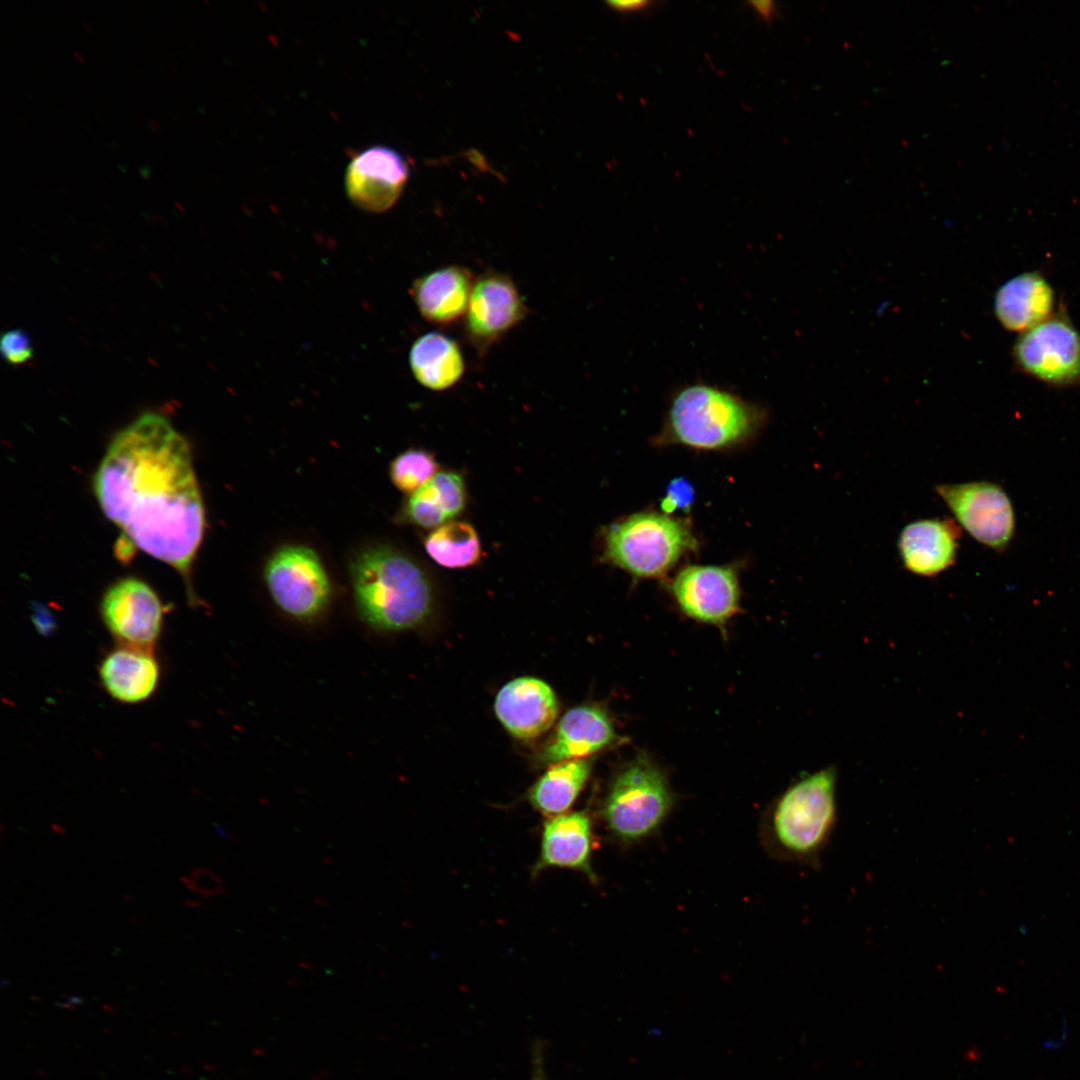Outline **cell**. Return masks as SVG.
I'll return each instance as SVG.
<instances>
[{"label": "cell", "mask_w": 1080, "mask_h": 1080, "mask_svg": "<svg viewBox=\"0 0 1080 1080\" xmlns=\"http://www.w3.org/2000/svg\"><path fill=\"white\" fill-rule=\"evenodd\" d=\"M428 555L440 566L451 569L467 568L479 562L481 544L472 525L448 521L435 528L424 542Z\"/></svg>", "instance_id": "obj_24"}, {"label": "cell", "mask_w": 1080, "mask_h": 1080, "mask_svg": "<svg viewBox=\"0 0 1080 1080\" xmlns=\"http://www.w3.org/2000/svg\"><path fill=\"white\" fill-rule=\"evenodd\" d=\"M615 737L614 726L605 711L591 705L577 706L563 715L540 751L538 762L553 765L582 759L604 749Z\"/></svg>", "instance_id": "obj_17"}, {"label": "cell", "mask_w": 1080, "mask_h": 1080, "mask_svg": "<svg viewBox=\"0 0 1080 1080\" xmlns=\"http://www.w3.org/2000/svg\"><path fill=\"white\" fill-rule=\"evenodd\" d=\"M530 1080H547L544 1072L542 1047L536 1046L533 1053V1069Z\"/></svg>", "instance_id": "obj_30"}, {"label": "cell", "mask_w": 1080, "mask_h": 1080, "mask_svg": "<svg viewBox=\"0 0 1080 1080\" xmlns=\"http://www.w3.org/2000/svg\"><path fill=\"white\" fill-rule=\"evenodd\" d=\"M960 537V527L953 519L917 520L901 531L899 555L909 572L933 577L954 565Z\"/></svg>", "instance_id": "obj_16"}, {"label": "cell", "mask_w": 1080, "mask_h": 1080, "mask_svg": "<svg viewBox=\"0 0 1080 1080\" xmlns=\"http://www.w3.org/2000/svg\"><path fill=\"white\" fill-rule=\"evenodd\" d=\"M349 570L359 615L374 630H410L430 617L431 581L406 553L388 545L370 546L353 558Z\"/></svg>", "instance_id": "obj_2"}, {"label": "cell", "mask_w": 1080, "mask_h": 1080, "mask_svg": "<svg viewBox=\"0 0 1080 1080\" xmlns=\"http://www.w3.org/2000/svg\"><path fill=\"white\" fill-rule=\"evenodd\" d=\"M82 26L85 27L86 30L91 31V29H90L89 25H87V23L82 22Z\"/></svg>", "instance_id": "obj_37"}, {"label": "cell", "mask_w": 1080, "mask_h": 1080, "mask_svg": "<svg viewBox=\"0 0 1080 1080\" xmlns=\"http://www.w3.org/2000/svg\"><path fill=\"white\" fill-rule=\"evenodd\" d=\"M611 9L620 12H634L645 9L649 6V1H610L607 3Z\"/></svg>", "instance_id": "obj_29"}, {"label": "cell", "mask_w": 1080, "mask_h": 1080, "mask_svg": "<svg viewBox=\"0 0 1080 1080\" xmlns=\"http://www.w3.org/2000/svg\"><path fill=\"white\" fill-rule=\"evenodd\" d=\"M52 829L60 834H64L66 829L60 824H52Z\"/></svg>", "instance_id": "obj_34"}, {"label": "cell", "mask_w": 1080, "mask_h": 1080, "mask_svg": "<svg viewBox=\"0 0 1080 1080\" xmlns=\"http://www.w3.org/2000/svg\"><path fill=\"white\" fill-rule=\"evenodd\" d=\"M100 614L120 645L152 651L162 631L164 607L147 583L126 577L105 591Z\"/></svg>", "instance_id": "obj_11"}, {"label": "cell", "mask_w": 1080, "mask_h": 1080, "mask_svg": "<svg viewBox=\"0 0 1080 1080\" xmlns=\"http://www.w3.org/2000/svg\"><path fill=\"white\" fill-rule=\"evenodd\" d=\"M766 413L739 395L706 383L681 387L670 401L659 444L727 450L754 438Z\"/></svg>", "instance_id": "obj_4"}, {"label": "cell", "mask_w": 1080, "mask_h": 1080, "mask_svg": "<svg viewBox=\"0 0 1080 1080\" xmlns=\"http://www.w3.org/2000/svg\"><path fill=\"white\" fill-rule=\"evenodd\" d=\"M438 472V463L432 453L423 449H409L399 454L390 464L392 483L404 493L412 494Z\"/></svg>", "instance_id": "obj_25"}, {"label": "cell", "mask_w": 1080, "mask_h": 1080, "mask_svg": "<svg viewBox=\"0 0 1080 1080\" xmlns=\"http://www.w3.org/2000/svg\"><path fill=\"white\" fill-rule=\"evenodd\" d=\"M73 55H74V56H75L76 58H78V59H79V60H80L81 62H83V58H82V54H81V53H78V52H73Z\"/></svg>", "instance_id": "obj_36"}, {"label": "cell", "mask_w": 1080, "mask_h": 1080, "mask_svg": "<svg viewBox=\"0 0 1080 1080\" xmlns=\"http://www.w3.org/2000/svg\"><path fill=\"white\" fill-rule=\"evenodd\" d=\"M694 496V489L686 479H673L667 486L661 502L663 513L670 515L676 510L687 511L693 503Z\"/></svg>", "instance_id": "obj_28"}, {"label": "cell", "mask_w": 1080, "mask_h": 1080, "mask_svg": "<svg viewBox=\"0 0 1080 1080\" xmlns=\"http://www.w3.org/2000/svg\"><path fill=\"white\" fill-rule=\"evenodd\" d=\"M528 311L512 278L487 270L474 280L463 318L465 338L483 359L499 340L525 320Z\"/></svg>", "instance_id": "obj_9"}, {"label": "cell", "mask_w": 1080, "mask_h": 1080, "mask_svg": "<svg viewBox=\"0 0 1080 1080\" xmlns=\"http://www.w3.org/2000/svg\"><path fill=\"white\" fill-rule=\"evenodd\" d=\"M474 280L466 267L443 266L415 279L410 294L427 322L447 326L464 318Z\"/></svg>", "instance_id": "obj_18"}, {"label": "cell", "mask_w": 1080, "mask_h": 1080, "mask_svg": "<svg viewBox=\"0 0 1080 1080\" xmlns=\"http://www.w3.org/2000/svg\"><path fill=\"white\" fill-rule=\"evenodd\" d=\"M264 579L275 604L300 621L321 616L331 598L329 577L316 552L303 545H286L266 562Z\"/></svg>", "instance_id": "obj_7"}, {"label": "cell", "mask_w": 1080, "mask_h": 1080, "mask_svg": "<svg viewBox=\"0 0 1080 1080\" xmlns=\"http://www.w3.org/2000/svg\"><path fill=\"white\" fill-rule=\"evenodd\" d=\"M672 804L673 796L663 772L648 759L638 757L615 776L600 814L614 840L635 844L661 828Z\"/></svg>", "instance_id": "obj_6"}, {"label": "cell", "mask_w": 1080, "mask_h": 1080, "mask_svg": "<svg viewBox=\"0 0 1080 1080\" xmlns=\"http://www.w3.org/2000/svg\"><path fill=\"white\" fill-rule=\"evenodd\" d=\"M466 505L462 476L439 471L411 494L402 511L404 520L421 528H437L459 515Z\"/></svg>", "instance_id": "obj_22"}, {"label": "cell", "mask_w": 1080, "mask_h": 1080, "mask_svg": "<svg viewBox=\"0 0 1080 1080\" xmlns=\"http://www.w3.org/2000/svg\"><path fill=\"white\" fill-rule=\"evenodd\" d=\"M0 349L3 357L13 365L23 364L33 357V347L29 336L20 329L7 331L1 337Z\"/></svg>", "instance_id": "obj_27"}, {"label": "cell", "mask_w": 1080, "mask_h": 1080, "mask_svg": "<svg viewBox=\"0 0 1080 1080\" xmlns=\"http://www.w3.org/2000/svg\"><path fill=\"white\" fill-rule=\"evenodd\" d=\"M180 880L189 890L202 897L226 894L223 880L213 870L208 868H193L189 875L181 876Z\"/></svg>", "instance_id": "obj_26"}, {"label": "cell", "mask_w": 1080, "mask_h": 1080, "mask_svg": "<svg viewBox=\"0 0 1080 1080\" xmlns=\"http://www.w3.org/2000/svg\"><path fill=\"white\" fill-rule=\"evenodd\" d=\"M597 847L590 815L585 811L560 814L544 822L539 857L533 868L537 874L546 868H567L582 872L592 882V854Z\"/></svg>", "instance_id": "obj_15"}, {"label": "cell", "mask_w": 1080, "mask_h": 1080, "mask_svg": "<svg viewBox=\"0 0 1080 1080\" xmlns=\"http://www.w3.org/2000/svg\"><path fill=\"white\" fill-rule=\"evenodd\" d=\"M730 565H689L671 583V592L680 609L689 617L722 625L739 608V581Z\"/></svg>", "instance_id": "obj_12"}, {"label": "cell", "mask_w": 1080, "mask_h": 1080, "mask_svg": "<svg viewBox=\"0 0 1080 1080\" xmlns=\"http://www.w3.org/2000/svg\"><path fill=\"white\" fill-rule=\"evenodd\" d=\"M696 546L687 520L654 511L631 514L603 535L604 559L636 578L664 576Z\"/></svg>", "instance_id": "obj_5"}, {"label": "cell", "mask_w": 1080, "mask_h": 1080, "mask_svg": "<svg viewBox=\"0 0 1080 1080\" xmlns=\"http://www.w3.org/2000/svg\"><path fill=\"white\" fill-rule=\"evenodd\" d=\"M1054 301L1053 288L1041 274L1024 272L999 287L994 311L1004 328L1023 333L1050 317Z\"/></svg>", "instance_id": "obj_20"}, {"label": "cell", "mask_w": 1080, "mask_h": 1080, "mask_svg": "<svg viewBox=\"0 0 1080 1080\" xmlns=\"http://www.w3.org/2000/svg\"><path fill=\"white\" fill-rule=\"evenodd\" d=\"M106 515L138 549L186 580L202 542L205 510L188 442L162 415L147 412L120 430L94 477Z\"/></svg>", "instance_id": "obj_1"}, {"label": "cell", "mask_w": 1080, "mask_h": 1080, "mask_svg": "<svg viewBox=\"0 0 1080 1080\" xmlns=\"http://www.w3.org/2000/svg\"><path fill=\"white\" fill-rule=\"evenodd\" d=\"M935 492L957 522L980 544L1003 551L1014 536L1015 515L1001 486L989 481L939 484Z\"/></svg>", "instance_id": "obj_8"}, {"label": "cell", "mask_w": 1080, "mask_h": 1080, "mask_svg": "<svg viewBox=\"0 0 1080 1080\" xmlns=\"http://www.w3.org/2000/svg\"><path fill=\"white\" fill-rule=\"evenodd\" d=\"M408 177L409 166L400 152L375 145L353 156L345 173V189L357 207L379 213L397 202Z\"/></svg>", "instance_id": "obj_13"}, {"label": "cell", "mask_w": 1080, "mask_h": 1080, "mask_svg": "<svg viewBox=\"0 0 1080 1080\" xmlns=\"http://www.w3.org/2000/svg\"><path fill=\"white\" fill-rule=\"evenodd\" d=\"M139 171H140V174H141V176L143 178H147V179L149 178V176H150V168L149 167H141Z\"/></svg>", "instance_id": "obj_33"}, {"label": "cell", "mask_w": 1080, "mask_h": 1080, "mask_svg": "<svg viewBox=\"0 0 1080 1080\" xmlns=\"http://www.w3.org/2000/svg\"><path fill=\"white\" fill-rule=\"evenodd\" d=\"M150 124H151V126H153V129H157V130L159 129V125H158V123L156 121L150 120Z\"/></svg>", "instance_id": "obj_35"}, {"label": "cell", "mask_w": 1080, "mask_h": 1080, "mask_svg": "<svg viewBox=\"0 0 1080 1080\" xmlns=\"http://www.w3.org/2000/svg\"><path fill=\"white\" fill-rule=\"evenodd\" d=\"M1013 354L1025 373L1044 383L1065 386L1080 381V333L1062 316H1050L1023 332Z\"/></svg>", "instance_id": "obj_10"}, {"label": "cell", "mask_w": 1080, "mask_h": 1080, "mask_svg": "<svg viewBox=\"0 0 1080 1080\" xmlns=\"http://www.w3.org/2000/svg\"><path fill=\"white\" fill-rule=\"evenodd\" d=\"M590 770L585 758L553 764L529 789L530 804L547 816L563 814L582 791Z\"/></svg>", "instance_id": "obj_23"}, {"label": "cell", "mask_w": 1080, "mask_h": 1080, "mask_svg": "<svg viewBox=\"0 0 1080 1080\" xmlns=\"http://www.w3.org/2000/svg\"><path fill=\"white\" fill-rule=\"evenodd\" d=\"M98 672L106 692L125 704L150 698L160 679V667L152 651L123 645L102 659Z\"/></svg>", "instance_id": "obj_19"}, {"label": "cell", "mask_w": 1080, "mask_h": 1080, "mask_svg": "<svg viewBox=\"0 0 1080 1080\" xmlns=\"http://www.w3.org/2000/svg\"><path fill=\"white\" fill-rule=\"evenodd\" d=\"M409 366L416 381L432 391H445L464 376L465 358L452 337L431 331L418 337L409 351Z\"/></svg>", "instance_id": "obj_21"}, {"label": "cell", "mask_w": 1080, "mask_h": 1080, "mask_svg": "<svg viewBox=\"0 0 1080 1080\" xmlns=\"http://www.w3.org/2000/svg\"><path fill=\"white\" fill-rule=\"evenodd\" d=\"M494 709L511 735L531 740L551 727L558 714V702L546 682L534 677H520L499 690Z\"/></svg>", "instance_id": "obj_14"}, {"label": "cell", "mask_w": 1080, "mask_h": 1080, "mask_svg": "<svg viewBox=\"0 0 1080 1080\" xmlns=\"http://www.w3.org/2000/svg\"><path fill=\"white\" fill-rule=\"evenodd\" d=\"M837 772L833 767L801 777L778 798L765 824L768 850L783 861L821 865L837 825Z\"/></svg>", "instance_id": "obj_3"}, {"label": "cell", "mask_w": 1080, "mask_h": 1080, "mask_svg": "<svg viewBox=\"0 0 1080 1080\" xmlns=\"http://www.w3.org/2000/svg\"><path fill=\"white\" fill-rule=\"evenodd\" d=\"M203 904H204V902H203V901H201V900H199V899H195V898H192V899H187V900H185V901L183 902V905H184L185 907H190V908H197V907H201V906H202Z\"/></svg>", "instance_id": "obj_32"}, {"label": "cell", "mask_w": 1080, "mask_h": 1080, "mask_svg": "<svg viewBox=\"0 0 1080 1080\" xmlns=\"http://www.w3.org/2000/svg\"><path fill=\"white\" fill-rule=\"evenodd\" d=\"M751 4L760 16L765 19H770L776 12L775 3L772 1H755Z\"/></svg>", "instance_id": "obj_31"}]
</instances>
